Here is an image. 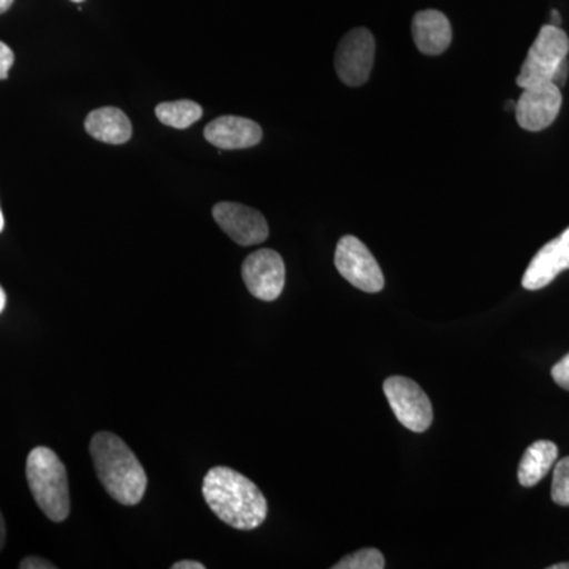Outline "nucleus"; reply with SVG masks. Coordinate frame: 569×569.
Returning a JSON list of instances; mask_svg holds the SVG:
<instances>
[{
  "label": "nucleus",
  "mask_w": 569,
  "mask_h": 569,
  "mask_svg": "<svg viewBox=\"0 0 569 569\" xmlns=\"http://www.w3.org/2000/svg\"><path fill=\"white\" fill-rule=\"evenodd\" d=\"M7 305V295L6 291H3V288L0 287V313L3 312V309H6Z\"/></svg>",
  "instance_id": "obj_26"
},
{
  "label": "nucleus",
  "mask_w": 569,
  "mask_h": 569,
  "mask_svg": "<svg viewBox=\"0 0 569 569\" xmlns=\"http://www.w3.org/2000/svg\"><path fill=\"white\" fill-rule=\"evenodd\" d=\"M550 24H552V26H559V28H560V24H561V18H560V13H559V11H557V10H552V22H550Z\"/></svg>",
  "instance_id": "obj_27"
},
{
  "label": "nucleus",
  "mask_w": 569,
  "mask_h": 569,
  "mask_svg": "<svg viewBox=\"0 0 569 569\" xmlns=\"http://www.w3.org/2000/svg\"><path fill=\"white\" fill-rule=\"evenodd\" d=\"M156 116L163 126L183 130L200 121L203 108L192 100H178L157 104Z\"/></svg>",
  "instance_id": "obj_16"
},
{
  "label": "nucleus",
  "mask_w": 569,
  "mask_h": 569,
  "mask_svg": "<svg viewBox=\"0 0 569 569\" xmlns=\"http://www.w3.org/2000/svg\"><path fill=\"white\" fill-rule=\"evenodd\" d=\"M86 132L107 144H123L132 138V122L114 107L99 108L86 118Z\"/></svg>",
  "instance_id": "obj_14"
},
{
  "label": "nucleus",
  "mask_w": 569,
  "mask_h": 569,
  "mask_svg": "<svg viewBox=\"0 0 569 569\" xmlns=\"http://www.w3.org/2000/svg\"><path fill=\"white\" fill-rule=\"evenodd\" d=\"M383 391L400 425L417 433L429 429L433 421L432 403L418 383L407 377H389Z\"/></svg>",
  "instance_id": "obj_6"
},
{
  "label": "nucleus",
  "mask_w": 569,
  "mask_h": 569,
  "mask_svg": "<svg viewBox=\"0 0 569 569\" xmlns=\"http://www.w3.org/2000/svg\"><path fill=\"white\" fill-rule=\"evenodd\" d=\"M568 71H569L568 59H565V61L560 63L559 70H557L556 78H553V84H557V86H559V88H561V86L565 84V81H567Z\"/></svg>",
  "instance_id": "obj_22"
},
{
  "label": "nucleus",
  "mask_w": 569,
  "mask_h": 569,
  "mask_svg": "<svg viewBox=\"0 0 569 569\" xmlns=\"http://www.w3.org/2000/svg\"><path fill=\"white\" fill-rule=\"evenodd\" d=\"M213 220L239 246H257L269 236L268 222L257 209L239 203H219L212 209Z\"/></svg>",
  "instance_id": "obj_10"
},
{
  "label": "nucleus",
  "mask_w": 569,
  "mask_h": 569,
  "mask_svg": "<svg viewBox=\"0 0 569 569\" xmlns=\"http://www.w3.org/2000/svg\"><path fill=\"white\" fill-rule=\"evenodd\" d=\"M206 141L219 149L253 148L263 138V130L257 122L239 116H222L208 123L204 129Z\"/></svg>",
  "instance_id": "obj_12"
},
{
  "label": "nucleus",
  "mask_w": 569,
  "mask_h": 569,
  "mask_svg": "<svg viewBox=\"0 0 569 569\" xmlns=\"http://www.w3.org/2000/svg\"><path fill=\"white\" fill-rule=\"evenodd\" d=\"M21 569H54L56 565L51 561L40 559V557H28L20 563Z\"/></svg>",
  "instance_id": "obj_21"
},
{
  "label": "nucleus",
  "mask_w": 569,
  "mask_h": 569,
  "mask_svg": "<svg viewBox=\"0 0 569 569\" xmlns=\"http://www.w3.org/2000/svg\"><path fill=\"white\" fill-rule=\"evenodd\" d=\"M411 32L418 50L427 56L443 54L452 41L451 22L438 10H425L415 14Z\"/></svg>",
  "instance_id": "obj_13"
},
{
  "label": "nucleus",
  "mask_w": 569,
  "mask_h": 569,
  "mask_svg": "<svg viewBox=\"0 0 569 569\" xmlns=\"http://www.w3.org/2000/svg\"><path fill=\"white\" fill-rule=\"evenodd\" d=\"M6 538H7L6 520H3L2 512H0V552H2L3 546H6Z\"/></svg>",
  "instance_id": "obj_24"
},
{
  "label": "nucleus",
  "mask_w": 569,
  "mask_h": 569,
  "mask_svg": "<svg viewBox=\"0 0 569 569\" xmlns=\"http://www.w3.org/2000/svg\"><path fill=\"white\" fill-rule=\"evenodd\" d=\"M13 2L14 0H0V14L6 13L13 6Z\"/></svg>",
  "instance_id": "obj_25"
},
{
  "label": "nucleus",
  "mask_w": 569,
  "mask_h": 569,
  "mask_svg": "<svg viewBox=\"0 0 569 569\" xmlns=\"http://www.w3.org/2000/svg\"><path fill=\"white\" fill-rule=\"evenodd\" d=\"M385 557L377 549H361L358 552L350 553L346 559L335 565L332 569H383Z\"/></svg>",
  "instance_id": "obj_17"
},
{
  "label": "nucleus",
  "mask_w": 569,
  "mask_h": 569,
  "mask_svg": "<svg viewBox=\"0 0 569 569\" xmlns=\"http://www.w3.org/2000/svg\"><path fill=\"white\" fill-rule=\"evenodd\" d=\"M14 62V54L10 47H7L3 41H0V80H6L9 77V71Z\"/></svg>",
  "instance_id": "obj_20"
},
{
  "label": "nucleus",
  "mask_w": 569,
  "mask_h": 569,
  "mask_svg": "<svg viewBox=\"0 0 569 569\" xmlns=\"http://www.w3.org/2000/svg\"><path fill=\"white\" fill-rule=\"evenodd\" d=\"M29 488L37 505L52 522L70 515V490L62 460L50 448H33L26 463Z\"/></svg>",
  "instance_id": "obj_3"
},
{
  "label": "nucleus",
  "mask_w": 569,
  "mask_h": 569,
  "mask_svg": "<svg viewBox=\"0 0 569 569\" xmlns=\"http://www.w3.org/2000/svg\"><path fill=\"white\" fill-rule=\"evenodd\" d=\"M376 61V39L365 28L353 29L340 40L336 52V71L340 80L351 88L369 80Z\"/></svg>",
  "instance_id": "obj_7"
},
{
  "label": "nucleus",
  "mask_w": 569,
  "mask_h": 569,
  "mask_svg": "<svg viewBox=\"0 0 569 569\" xmlns=\"http://www.w3.org/2000/svg\"><path fill=\"white\" fill-rule=\"evenodd\" d=\"M203 496L213 515L233 529H258L268 516L261 490L233 468H211L204 477Z\"/></svg>",
  "instance_id": "obj_1"
},
{
  "label": "nucleus",
  "mask_w": 569,
  "mask_h": 569,
  "mask_svg": "<svg viewBox=\"0 0 569 569\" xmlns=\"http://www.w3.org/2000/svg\"><path fill=\"white\" fill-rule=\"evenodd\" d=\"M71 2L81 3V2H84V0H71Z\"/></svg>",
  "instance_id": "obj_30"
},
{
  "label": "nucleus",
  "mask_w": 569,
  "mask_h": 569,
  "mask_svg": "<svg viewBox=\"0 0 569 569\" xmlns=\"http://www.w3.org/2000/svg\"><path fill=\"white\" fill-rule=\"evenodd\" d=\"M242 279L247 290L261 301H276L284 287L282 257L271 249H260L246 258Z\"/></svg>",
  "instance_id": "obj_9"
},
{
  "label": "nucleus",
  "mask_w": 569,
  "mask_h": 569,
  "mask_svg": "<svg viewBox=\"0 0 569 569\" xmlns=\"http://www.w3.org/2000/svg\"><path fill=\"white\" fill-rule=\"evenodd\" d=\"M559 458V448L549 440L535 441L519 463L518 478L523 488H533Z\"/></svg>",
  "instance_id": "obj_15"
},
{
  "label": "nucleus",
  "mask_w": 569,
  "mask_h": 569,
  "mask_svg": "<svg viewBox=\"0 0 569 569\" xmlns=\"http://www.w3.org/2000/svg\"><path fill=\"white\" fill-rule=\"evenodd\" d=\"M3 224H6V220H3L2 209H0V233H2Z\"/></svg>",
  "instance_id": "obj_29"
},
{
  "label": "nucleus",
  "mask_w": 569,
  "mask_h": 569,
  "mask_svg": "<svg viewBox=\"0 0 569 569\" xmlns=\"http://www.w3.org/2000/svg\"><path fill=\"white\" fill-rule=\"evenodd\" d=\"M552 378L560 388L569 391V353L552 367Z\"/></svg>",
  "instance_id": "obj_19"
},
{
  "label": "nucleus",
  "mask_w": 569,
  "mask_h": 569,
  "mask_svg": "<svg viewBox=\"0 0 569 569\" xmlns=\"http://www.w3.org/2000/svg\"><path fill=\"white\" fill-rule=\"evenodd\" d=\"M567 269H569V228L535 254L522 277V287L531 291L541 290Z\"/></svg>",
  "instance_id": "obj_11"
},
{
  "label": "nucleus",
  "mask_w": 569,
  "mask_h": 569,
  "mask_svg": "<svg viewBox=\"0 0 569 569\" xmlns=\"http://www.w3.org/2000/svg\"><path fill=\"white\" fill-rule=\"evenodd\" d=\"M568 52L567 32L561 31L559 26H542L516 80L519 88L526 89L553 82L560 63L568 59Z\"/></svg>",
  "instance_id": "obj_4"
},
{
  "label": "nucleus",
  "mask_w": 569,
  "mask_h": 569,
  "mask_svg": "<svg viewBox=\"0 0 569 569\" xmlns=\"http://www.w3.org/2000/svg\"><path fill=\"white\" fill-rule=\"evenodd\" d=\"M336 268L339 274L366 293H380L385 277L376 257L355 236H343L336 249Z\"/></svg>",
  "instance_id": "obj_5"
},
{
  "label": "nucleus",
  "mask_w": 569,
  "mask_h": 569,
  "mask_svg": "<svg viewBox=\"0 0 569 569\" xmlns=\"http://www.w3.org/2000/svg\"><path fill=\"white\" fill-rule=\"evenodd\" d=\"M561 103H563V97L559 86L553 82L531 86L523 89L522 96L516 103V119L527 132H541L556 121Z\"/></svg>",
  "instance_id": "obj_8"
},
{
  "label": "nucleus",
  "mask_w": 569,
  "mask_h": 569,
  "mask_svg": "<svg viewBox=\"0 0 569 569\" xmlns=\"http://www.w3.org/2000/svg\"><path fill=\"white\" fill-rule=\"evenodd\" d=\"M549 569H569V563H557L549 567Z\"/></svg>",
  "instance_id": "obj_28"
},
{
  "label": "nucleus",
  "mask_w": 569,
  "mask_h": 569,
  "mask_svg": "<svg viewBox=\"0 0 569 569\" xmlns=\"http://www.w3.org/2000/svg\"><path fill=\"white\" fill-rule=\"evenodd\" d=\"M171 568H173V569H204L206 567L203 563H200V561L181 560V561H176V563Z\"/></svg>",
  "instance_id": "obj_23"
},
{
  "label": "nucleus",
  "mask_w": 569,
  "mask_h": 569,
  "mask_svg": "<svg viewBox=\"0 0 569 569\" xmlns=\"http://www.w3.org/2000/svg\"><path fill=\"white\" fill-rule=\"evenodd\" d=\"M91 458L97 478L116 501L133 507L148 488V477L140 460L126 441L111 432H99L91 441Z\"/></svg>",
  "instance_id": "obj_2"
},
{
  "label": "nucleus",
  "mask_w": 569,
  "mask_h": 569,
  "mask_svg": "<svg viewBox=\"0 0 569 569\" xmlns=\"http://www.w3.org/2000/svg\"><path fill=\"white\" fill-rule=\"evenodd\" d=\"M552 500L560 507H569V458L561 459L553 470Z\"/></svg>",
  "instance_id": "obj_18"
}]
</instances>
